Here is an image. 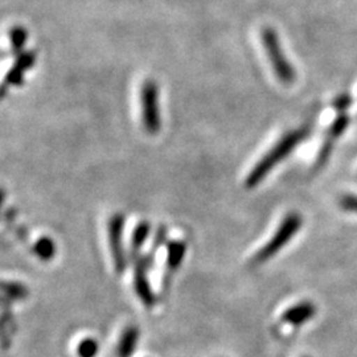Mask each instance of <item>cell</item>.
<instances>
[{
	"label": "cell",
	"instance_id": "obj_3",
	"mask_svg": "<svg viewBox=\"0 0 357 357\" xmlns=\"http://www.w3.org/2000/svg\"><path fill=\"white\" fill-rule=\"evenodd\" d=\"M303 224V220L299 213H289L282 220L281 225L278 227L274 236L268 240V243L259 249V252L255 255V261L258 264L266 262L274 255H278L282 249L290 243L294 236L301 230Z\"/></svg>",
	"mask_w": 357,
	"mask_h": 357
},
{
	"label": "cell",
	"instance_id": "obj_17",
	"mask_svg": "<svg viewBox=\"0 0 357 357\" xmlns=\"http://www.w3.org/2000/svg\"><path fill=\"white\" fill-rule=\"evenodd\" d=\"M352 102H354V98H352L349 94H340L339 97L335 98L333 107L336 109V112H337L339 114H343V113H345V112L352 106Z\"/></svg>",
	"mask_w": 357,
	"mask_h": 357
},
{
	"label": "cell",
	"instance_id": "obj_8",
	"mask_svg": "<svg viewBox=\"0 0 357 357\" xmlns=\"http://www.w3.org/2000/svg\"><path fill=\"white\" fill-rule=\"evenodd\" d=\"M315 314H317V307L314 306L312 302L306 301L287 308L282 315V320L287 324H291L294 327H301L302 324L312 319Z\"/></svg>",
	"mask_w": 357,
	"mask_h": 357
},
{
	"label": "cell",
	"instance_id": "obj_20",
	"mask_svg": "<svg viewBox=\"0 0 357 357\" xmlns=\"http://www.w3.org/2000/svg\"><path fill=\"white\" fill-rule=\"evenodd\" d=\"M167 243V228L166 227H159L156 233H155V237H153V248L150 252H153V255L156 253L158 249H160L165 243Z\"/></svg>",
	"mask_w": 357,
	"mask_h": 357
},
{
	"label": "cell",
	"instance_id": "obj_2",
	"mask_svg": "<svg viewBox=\"0 0 357 357\" xmlns=\"http://www.w3.org/2000/svg\"><path fill=\"white\" fill-rule=\"evenodd\" d=\"M261 41L268 54L271 68L278 77V79L284 85H291L295 81V70L290 64L289 59L284 56L282 48L280 36L275 29L271 26H265L261 31Z\"/></svg>",
	"mask_w": 357,
	"mask_h": 357
},
{
	"label": "cell",
	"instance_id": "obj_5",
	"mask_svg": "<svg viewBox=\"0 0 357 357\" xmlns=\"http://www.w3.org/2000/svg\"><path fill=\"white\" fill-rule=\"evenodd\" d=\"M153 261L155 255L149 252L134 262V290L146 308H153L156 305V296L149 280V271L153 268Z\"/></svg>",
	"mask_w": 357,
	"mask_h": 357
},
{
	"label": "cell",
	"instance_id": "obj_13",
	"mask_svg": "<svg viewBox=\"0 0 357 357\" xmlns=\"http://www.w3.org/2000/svg\"><path fill=\"white\" fill-rule=\"evenodd\" d=\"M33 253L38 255L41 261H51L56 255V243L50 237H41L33 245Z\"/></svg>",
	"mask_w": 357,
	"mask_h": 357
},
{
	"label": "cell",
	"instance_id": "obj_15",
	"mask_svg": "<svg viewBox=\"0 0 357 357\" xmlns=\"http://www.w3.org/2000/svg\"><path fill=\"white\" fill-rule=\"evenodd\" d=\"M3 290H4L6 295L13 301L26 299L28 294H29L26 286H24L23 283H19V282H6L3 284Z\"/></svg>",
	"mask_w": 357,
	"mask_h": 357
},
{
	"label": "cell",
	"instance_id": "obj_9",
	"mask_svg": "<svg viewBox=\"0 0 357 357\" xmlns=\"http://www.w3.org/2000/svg\"><path fill=\"white\" fill-rule=\"evenodd\" d=\"M187 253V243L183 240H172L167 243V275L174 274L178 270Z\"/></svg>",
	"mask_w": 357,
	"mask_h": 357
},
{
	"label": "cell",
	"instance_id": "obj_16",
	"mask_svg": "<svg viewBox=\"0 0 357 357\" xmlns=\"http://www.w3.org/2000/svg\"><path fill=\"white\" fill-rule=\"evenodd\" d=\"M98 352H100V343L91 337L81 340L77 347L78 357H97Z\"/></svg>",
	"mask_w": 357,
	"mask_h": 357
},
{
	"label": "cell",
	"instance_id": "obj_19",
	"mask_svg": "<svg viewBox=\"0 0 357 357\" xmlns=\"http://www.w3.org/2000/svg\"><path fill=\"white\" fill-rule=\"evenodd\" d=\"M339 205L342 209L349 213H356L357 215V196L356 195H344L340 197Z\"/></svg>",
	"mask_w": 357,
	"mask_h": 357
},
{
	"label": "cell",
	"instance_id": "obj_14",
	"mask_svg": "<svg viewBox=\"0 0 357 357\" xmlns=\"http://www.w3.org/2000/svg\"><path fill=\"white\" fill-rule=\"evenodd\" d=\"M349 123H351V118L345 113L337 115V118L332 122L331 126L328 128L327 139L333 142L335 139L340 138L344 134L345 130L349 126Z\"/></svg>",
	"mask_w": 357,
	"mask_h": 357
},
{
	"label": "cell",
	"instance_id": "obj_18",
	"mask_svg": "<svg viewBox=\"0 0 357 357\" xmlns=\"http://www.w3.org/2000/svg\"><path fill=\"white\" fill-rule=\"evenodd\" d=\"M332 149H333V142L326 139V142L323 143L321 149H320L319 153H318V158H317V167H323L330 159L331 156Z\"/></svg>",
	"mask_w": 357,
	"mask_h": 357
},
{
	"label": "cell",
	"instance_id": "obj_1",
	"mask_svg": "<svg viewBox=\"0 0 357 357\" xmlns=\"http://www.w3.org/2000/svg\"><path fill=\"white\" fill-rule=\"evenodd\" d=\"M310 134V130L307 128L293 130L287 134H284L277 144L268 151L250 171L248 178L245 180L246 188H255L262 180L268 176V174L284 160L294 150L306 139Z\"/></svg>",
	"mask_w": 357,
	"mask_h": 357
},
{
	"label": "cell",
	"instance_id": "obj_10",
	"mask_svg": "<svg viewBox=\"0 0 357 357\" xmlns=\"http://www.w3.org/2000/svg\"><path fill=\"white\" fill-rule=\"evenodd\" d=\"M138 342H139V330L134 326H130L125 331L122 332V335L119 337L118 347H116L118 357L132 356Z\"/></svg>",
	"mask_w": 357,
	"mask_h": 357
},
{
	"label": "cell",
	"instance_id": "obj_11",
	"mask_svg": "<svg viewBox=\"0 0 357 357\" xmlns=\"http://www.w3.org/2000/svg\"><path fill=\"white\" fill-rule=\"evenodd\" d=\"M151 231V225L147 221H141L131 236V245H130V258L131 261H137L141 257V250L143 245L147 241Z\"/></svg>",
	"mask_w": 357,
	"mask_h": 357
},
{
	"label": "cell",
	"instance_id": "obj_12",
	"mask_svg": "<svg viewBox=\"0 0 357 357\" xmlns=\"http://www.w3.org/2000/svg\"><path fill=\"white\" fill-rule=\"evenodd\" d=\"M10 44H11V51H13V56H19L23 53V50L26 47V28L24 26H15L10 29Z\"/></svg>",
	"mask_w": 357,
	"mask_h": 357
},
{
	"label": "cell",
	"instance_id": "obj_4",
	"mask_svg": "<svg viewBox=\"0 0 357 357\" xmlns=\"http://www.w3.org/2000/svg\"><path fill=\"white\" fill-rule=\"evenodd\" d=\"M142 123L146 132L155 135L162 128L159 86L153 79H146L141 90Z\"/></svg>",
	"mask_w": 357,
	"mask_h": 357
},
{
	"label": "cell",
	"instance_id": "obj_7",
	"mask_svg": "<svg viewBox=\"0 0 357 357\" xmlns=\"http://www.w3.org/2000/svg\"><path fill=\"white\" fill-rule=\"evenodd\" d=\"M36 61V53L35 52H23L16 57V61L13 68L8 70L6 79H4V86H19L23 84V78L26 75V70L32 68Z\"/></svg>",
	"mask_w": 357,
	"mask_h": 357
},
{
	"label": "cell",
	"instance_id": "obj_6",
	"mask_svg": "<svg viewBox=\"0 0 357 357\" xmlns=\"http://www.w3.org/2000/svg\"><path fill=\"white\" fill-rule=\"evenodd\" d=\"M123 227H125V216L122 213H115L110 217L107 224V233H109V245L110 252L114 262L115 271L118 274L125 273L128 268V259L123 248Z\"/></svg>",
	"mask_w": 357,
	"mask_h": 357
}]
</instances>
